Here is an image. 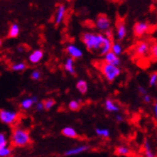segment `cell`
<instances>
[{
    "label": "cell",
    "mask_w": 157,
    "mask_h": 157,
    "mask_svg": "<svg viewBox=\"0 0 157 157\" xmlns=\"http://www.w3.org/2000/svg\"><path fill=\"white\" fill-rule=\"evenodd\" d=\"M81 39L87 51L99 55L100 51L101 50V47L105 43V36L101 33L83 32L81 36Z\"/></svg>",
    "instance_id": "obj_1"
},
{
    "label": "cell",
    "mask_w": 157,
    "mask_h": 157,
    "mask_svg": "<svg viewBox=\"0 0 157 157\" xmlns=\"http://www.w3.org/2000/svg\"><path fill=\"white\" fill-rule=\"evenodd\" d=\"M17 51L19 52V53H23L25 51V48H24V46H18V48H17Z\"/></svg>",
    "instance_id": "obj_37"
},
{
    "label": "cell",
    "mask_w": 157,
    "mask_h": 157,
    "mask_svg": "<svg viewBox=\"0 0 157 157\" xmlns=\"http://www.w3.org/2000/svg\"><path fill=\"white\" fill-rule=\"evenodd\" d=\"M133 35L135 37H142L145 36L148 30H150V24L145 21H137L133 25Z\"/></svg>",
    "instance_id": "obj_7"
},
{
    "label": "cell",
    "mask_w": 157,
    "mask_h": 157,
    "mask_svg": "<svg viewBox=\"0 0 157 157\" xmlns=\"http://www.w3.org/2000/svg\"><path fill=\"white\" fill-rule=\"evenodd\" d=\"M41 76L42 74L39 70H34L32 74H31V78H32L33 81H39L41 78Z\"/></svg>",
    "instance_id": "obj_31"
},
{
    "label": "cell",
    "mask_w": 157,
    "mask_h": 157,
    "mask_svg": "<svg viewBox=\"0 0 157 157\" xmlns=\"http://www.w3.org/2000/svg\"><path fill=\"white\" fill-rule=\"evenodd\" d=\"M95 27L101 33H106L107 31L111 30V20L106 14L101 13L99 14L96 21H95Z\"/></svg>",
    "instance_id": "obj_5"
},
{
    "label": "cell",
    "mask_w": 157,
    "mask_h": 157,
    "mask_svg": "<svg viewBox=\"0 0 157 157\" xmlns=\"http://www.w3.org/2000/svg\"><path fill=\"white\" fill-rule=\"evenodd\" d=\"M99 68H100V71H101V75L105 77V78L108 82H114L122 73V70L119 66L107 64L104 61L101 62Z\"/></svg>",
    "instance_id": "obj_3"
},
{
    "label": "cell",
    "mask_w": 157,
    "mask_h": 157,
    "mask_svg": "<svg viewBox=\"0 0 157 157\" xmlns=\"http://www.w3.org/2000/svg\"><path fill=\"white\" fill-rule=\"evenodd\" d=\"M148 85L151 87H155L157 85V72H152L148 78Z\"/></svg>",
    "instance_id": "obj_28"
},
{
    "label": "cell",
    "mask_w": 157,
    "mask_h": 157,
    "mask_svg": "<svg viewBox=\"0 0 157 157\" xmlns=\"http://www.w3.org/2000/svg\"><path fill=\"white\" fill-rule=\"evenodd\" d=\"M8 144H9V140H8L7 135L4 132H0V147H7Z\"/></svg>",
    "instance_id": "obj_29"
},
{
    "label": "cell",
    "mask_w": 157,
    "mask_h": 157,
    "mask_svg": "<svg viewBox=\"0 0 157 157\" xmlns=\"http://www.w3.org/2000/svg\"><path fill=\"white\" fill-rule=\"evenodd\" d=\"M153 114H154V117H155V119L157 120V101H155V103L153 104Z\"/></svg>",
    "instance_id": "obj_36"
},
{
    "label": "cell",
    "mask_w": 157,
    "mask_h": 157,
    "mask_svg": "<svg viewBox=\"0 0 157 157\" xmlns=\"http://www.w3.org/2000/svg\"><path fill=\"white\" fill-rule=\"evenodd\" d=\"M19 34H20V27L17 23H13V24H11L9 32H8V37L15 38L19 36Z\"/></svg>",
    "instance_id": "obj_18"
},
{
    "label": "cell",
    "mask_w": 157,
    "mask_h": 157,
    "mask_svg": "<svg viewBox=\"0 0 157 157\" xmlns=\"http://www.w3.org/2000/svg\"><path fill=\"white\" fill-rule=\"evenodd\" d=\"M81 106H82V104L80 100H72V101H70L68 104V108L72 111L80 110Z\"/></svg>",
    "instance_id": "obj_25"
},
{
    "label": "cell",
    "mask_w": 157,
    "mask_h": 157,
    "mask_svg": "<svg viewBox=\"0 0 157 157\" xmlns=\"http://www.w3.org/2000/svg\"><path fill=\"white\" fill-rule=\"evenodd\" d=\"M65 52L67 53L69 58L73 59L74 60L82 59V56H83V52H82V50L80 48V47L75 45V44H72V43H69V44L66 45Z\"/></svg>",
    "instance_id": "obj_8"
},
{
    "label": "cell",
    "mask_w": 157,
    "mask_h": 157,
    "mask_svg": "<svg viewBox=\"0 0 157 157\" xmlns=\"http://www.w3.org/2000/svg\"><path fill=\"white\" fill-rule=\"evenodd\" d=\"M61 134L67 137V138H71V139H75L78 137V133L77 132V130L72 128V127H65L61 129Z\"/></svg>",
    "instance_id": "obj_15"
},
{
    "label": "cell",
    "mask_w": 157,
    "mask_h": 157,
    "mask_svg": "<svg viewBox=\"0 0 157 157\" xmlns=\"http://www.w3.org/2000/svg\"><path fill=\"white\" fill-rule=\"evenodd\" d=\"M103 61L107 64H111L115 66H119L121 64V59L119 57H117L116 55H114L111 51L107 53L106 55H105Z\"/></svg>",
    "instance_id": "obj_13"
},
{
    "label": "cell",
    "mask_w": 157,
    "mask_h": 157,
    "mask_svg": "<svg viewBox=\"0 0 157 157\" xmlns=\"http://www.w3.org/2000/svg\"><path fill=\"white\" fill-rule=\"evenodd\" d=\"M142 99H143V101H144V103H145L146 105L151 104V101H152V98L151 97L150 94H147V95L143 96V97H142Z\"/></svg>",
    "instance_id": "obj_33"
},
{
    "label": "cell",
    "mask_w": 157,
    "mask_h": 157,
    "mask_svg": "<svg viewBox=\"0 0 157 157\" xmlns=\"http://www.w3.org/2000/svg\"><path fill=\"white\" fill-rule=\"evenodd\" d=\"M105 108L107 112H110V113H118L120 111V106L117 105V103L110 99L108 98L105 101Z\"/></svg>",
    "instance_id": "obj_14"
},
{
    "label": "cell",
    "mask_w": 157,
    "mask_h": 157,
    "mask_svg": "<svg viewBox=\"0 0 157 157\" xmlns=\"http://www.w3.org/2000/svg\"><path fill=\"white\" fill-rule=\"evenodd\" d=\"M43 57H44V52L41 49H36L30 53L28 59L31 64H37L42 60Z\"/></svg>",
    "instance_id": "obj_12"
},
{
    "label": "cell",
    "mask_w": 157,
    "mask_h": 157,
    "mask_svg": "<svg viewBox=\"0 0 157 157\" xmlns=\"http://www.w3.org/2000/svg\"><path fill=\"white\" fill-rule=\"evenodd\" d=\"M95 133L99 137L105 138V139H107L110 137V130L106 128H96Z\"/></svg>",
    "instance_id": "obj_23"
},
{
    "label": "cell",
    "mask_w": 157,
    "mask_h": 157,
    "mask_svg": "<svg viewBox=\"0 0 157 157\" xmlns=\"http://www.w3.org/2000/svg\"><path fill=\"white\" fill-rule=\"evenodd\" d=\"M151 43L147 41V40H141L138 43H136L134 49H133V52L136 55L137 57H145L150 53L151 50Z\"/></svg>",
    "instance_id": "obj_6"
},
{
    "label": "cell",
    "mask_w": 157,
    "mask_h": 157,
    "mask_svg": "<svg viewBox=\"0 0 157 157\" xmlns=\"http://www.w3.org/2000/svg\"><path fill=\"white\" fill-rule=\"evenodd\" d=\"M123 51H124V48H123V46L120 42H114L112 43V47H111V52L116 55L117 57H120L121 55L123 54Z\"/></svg>",
    "instance_id": "obj_24"
},
{
    "label": "cell",
    "mask_w": 157,
    "mask_h": 157,
    "mask_svg": "<svg viewBox=\"0 0 157 157\" xmlns=\"http://www.w3.org/2000/svg\"><path fill=\"white\" fill-rule=\"evenodd\" d=\"M67 12V8L64 4H59L58 5L56 12H55V15H54V23L56 26H59V24H61L62 21H63L65 14Z\"/></svg>",
    "instance_id": "obj_9"
},
{
    "label": "cell",
    "mask_w": 157,
    "mask_h": 157,
    "mask_svg": "<svg viewBox=\"0 0 157 157\" xmlns=\"http://www.w3.org/2000/svg\"><path fill=\"white\" fill-rule=\"evenodd\" d=\"M2 44H3V41H2V39H1V38H0V47H1V46H2Z\"/></svg>",
    "instance_id": "obj_38"
},
{
    "label": "cell",
    "mask_w": 157,
    "mask_h": 157,
    "mask_svg": "<svg viewBox=\"0 0 157 157\" xmlns=\"http://www.w3.org/2000/svg\"><path fill=\"white\" fill-rule=\"evenodd\" d=\"M35 105V103L32 99V97H27L24 98L20 101V108L22 110H29Z\"/></svg>",
    "instance_id": "obj_20"
},
{
    "label": "cell",
    "mask_w": 157,
    "mask_h": 157,
    "mask_svg": "<svg viewBox=\"0 0 157 157\" xmlns=\"http://www.w3.org/2000/svg\"><path fill=\"white\" fill-rule=\"evenodd\" d=\"M138 93L140 94V95H142V97L147 95V94H148L147 90L145 87H143V86H141V85H138Z\"/></svg>",
    "instance_id": "obj_34"
},
{
    "label": "cell",
    "mask_w": 157,
    "mask_h": 157,
    "mask_svg": "<svg viewBox=\"0 0 157 157\" xmlns=\"http://www.w3.org/2000/svg\"><path fill=\"white\" fill-rule=\"evenodd\" d=\"M90 150V146L88 145H80V146H77L71 148H68L67 151H65L63 152L64 156H75L78 154H81L83 153L85 151H87Z\"/></svg>",
    "instance_id": "obj_11"
},
{
    "label": "cell",
    "mask_w": 157,
    "mask_h": 157,
    "mask_svg": "<svg viewBox=\"0 0 157 157\" xmlns=\"http://www.w3.org/2000/svg\"><path fill=\"white\" fill-rule=\"evenodd\" d=\"M143 151H144V156L145 157H156L155 153L152 151V147L151 143L148 142V140L146 138L144 140V144H143Z\"/></svg>",
    "instance_id": "obj_16"
},
{
    "label": "cell",
    "mask_w": 157,
    "mask_h": 157,
    "mask_svg": "<svg viewBox=\"0 0 157 157\" xmlns=\"http://www.w3.org/2000/svg\"><path fill=\"white\" fill-rule=\"evenodd\" d=\"M35 110L36 112H41L44 110V105H43V101H39L37 104L35 105Z\"/></svg>",
    "instance_id": "obj_32"
},
{
    "label": "cell",
    "mask_w": 157,
    "mask_h": 157,
    "mask_svg": "<svg viewBox=\"0 0 157 157\" xmlns=\"http://www.w3.org/2000/svg\"><path fill=\"white\" fill-rule=\"evenodd\" d=\"M115 153L118 156H129L131 154V151L130 148L125 146V145H120L116 147L115 148Z\"/></svg>",
    "instance_id": "obj_17"
},
{
    "label": "cell",
    "mask_w": 157,
    "mask_h": 157,
    "mask_svg": "<svg viewBox=\"0 0 157 157\" xmlns=\"http://www.w3.org/2000/svg\"><path fill=\"white\" fill-rule=\"evenodd\" d=\"M13 153V148L11 147H0V157H10Z\"/></svg>",
    "instance_id": "obj_27"
},
{
    "label": "cell",
    "mask_w": 157,
    "mask_h": 157,
    "mask_svg": "<svg viewBox=\"0 0 157 157\" xmlns=\"http://www.w3.org/2000/svg\"><path fill=\"white\" fill-rule=\"evenodd\" d=\"M43 105H44V110L49 111L56 105V101H55V99H53V98H48L45 101H43Z\"/></svg>",
    "instance_id": "obj_26"
},
{
    "label": "cell",
    "mask_w": 157,
    "mask_h": 157,
    "mask_svg": "<svg viewBox=\"0 0 157 157\" xmlns=\"http://www.w3.org/2000/svg\"><path fill=\"white\" fill-rule=\"evenodd\" d=\"M64 69L66 71L71 74V75H75L76 74V70H75V60L71 58H67L64 61Z\"/></svg>",
    "instance_id": "obj_19"
},
{
    "label": "cell",
    "mask_w": 157,
    "mask_h": 157,
    "mask_svg": "<svg viewBox=\"0 0 157 157\" xmlns=\"http://www.w3.org/2000/svg\"><path fill=\"white\" fill-rule=\"evenodd\" d=\"M150 55H151V57L153 60H157V42L153 43L151 46Z\"/></svg>",
    "instance_id": "obj_30"
},
{
    "label": "cell",
    "mask_w": 157,
    "mask_h": 157,
    "mask_svg": "<svg viewBox=\"0 0 157 157\" xmlns=\"http://www.w3.org/2000/svg\"><path fill=\"white\" fill-rule=\"evenodd\" d=\"M26 69H27V64L24 61L14 62V63L11 64V70L13 72H22Z\"/></svg>",
    "instance_id": "obj_22"
},
{
    "label": "cell",
    "mask_w": 157,
    "mask_h": 157,
    "mask_svg": "<svg viewBox=\"0 0 157 157\" xmlns=\"http://www.w3.org/2000/svg\"><path fill=\"white\" fill-rule=\"evenodd\" d=\"M76 88L77 90L80 92L82 95L87 93L88 91V84H87V82L84 81V80H78L76 83Z\"/></svg>",
    "instance_id": "obj_21"
},
{
    "label": "cell",
    "mask_w": 157,
    "mask_h": 157,
    "mask_svg": "<svg viewBox=\"0 0 157 157\" xmlns=\"http://www.w3.org/2000/svg\"><path fill=\"white\" fill-rule=\"evenodd\" d=\"M115 34H116V37L119 41L124 40L127 36L128 34V30H127V25L124 20L122 19H118L117 23H116V29H115Z\"/></svg>",
    "instance_id": "obj_10"
},
{
    "label": "cell",
    "mask_w": 157,
    "mask_h": 157,
    "mask_svg": "<svg viewBox=\"0 0 157 157\" xmlns=\"http://www.w3.org/2000/svg\"><path fill=\"white\" fill-rule=\"evenodd\" d=\"M32 143L30 131L22 127H15L11 134V144L14 147H25Z\"/></svg>",
    "instance_id": "obj_2"
},
{
    "label": "cell",
    "mask_w": 157,
    "mask_h": 157,
    "mask_svg": "<svg viewBox=\"0 0 157 157\" xmlns=\"http://www.w3.org/2000/svg\"><path fill=\"white\" fill-rule=\"evenodd\" d=\"M115 120H116L117 123H123V122L124 121V116L121 115V114H117L116 117H115Z\"/></svg>",
    "instance_id": "obj_35"
},
{
    "label": "cell",
    "mask_w": 157,
    "mask_h": 157,
    "mask_svg": "<svg viewBox=\"0 0 157 157\" xmlns=\"http://www.w3.org/2000/svg\"><path fill=\"white\" fill-rule=\"evenodd\" d=\"M19 113L10 109H0V121L5 124L13 125L17 122Z\"/></svg>",
    "instance_id": "obj_4"
}]
</instances>
